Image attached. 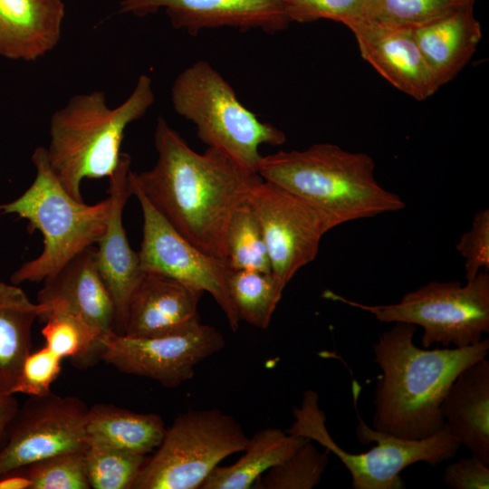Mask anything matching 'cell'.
Returning <instances> with one entry per match:
<instances>
[{"instance_id": "1", "label": "cell", "mask_w": 489, "mask_h": 489, "mask_svg": "<svg viewBox=\"0 0 489 489\" xmlns=\"http://www.w3.org/2000/svg\"><path fill=\"white\" fill-rule=\"evenodd\" d=\"M154 145L155 165L141 173L131 171L134 182L177 233L205 253L227 261L229 221L262 177L214 149L195 151L161 116Z\"/></svg>"}, {"instance_id": "2", "label": "cell", "mask_w": 489, "mask_h": 489, "mask_svg": "<svg viewBox=\"0 0 489 489\" xmlns=\"http://www.w3.org/2000/svg\"><path fill=\"white\" fill-rule=\"evenodd\" d=\"M417 326L395 322L373 345L381 369L374 392L372 427L406 439L431 436L444 427L442 400L456 376L486 357L489 340L428 350L413 342Z\"/></svg>"}, {"instance_id": "3", "label": "cell", "mask_w": 489, "mask_h": 489, "mask_svg": "<svg viewBox=\"0 0 489 489\" xmlns=\"http://www.w3.org/2000/svg\"><path fill=\"white\" fill-rule=\"evenodd\" d=\"M374 170L375 162L366 153L316 143L303 150L263 156L257 173L311 206L327 233L344 223L405 207L398 194L379 184Z\"/></svg>"}, {"instance_id": "4", "label": "cell", "mask_w": 489, "mask_h": 489, "mask_svg": "<svg viewBox=\"0 0 489 489\" xmlns=\"http://www.w3.org/2000/svg\"><path fill=\"white\" fill-rule=\"evenodd\" d=\"M155 101L151 78L139 76L130 95L110 108L103 91L72 96L50 120L49 166L65 190L83 201V179L110 177L121 156L128 126L142 118Z\"/></svg>"}, {"instance_id": "5", "label": "cell", "mask_w": 489, "mask_h": 489, "mask_svg": "<svg viewBox=\"0 0 489 489\" xmlns=\"http://www.w3.org/2000/svg\"><path fill=\"white\" fill-rule=\"evenodd\" d=\"M31 158L36 169L32 185L18 198L0 205L4 213L27 219L30 227L43 237L40 255L12 274L14 284L44 281L97 244L106 230L111 206L110 197L93 205L73 198L53 173L46 148H36Z\"/></svg>"}, {"instance_id": "6", "label": "cell", "mask_w": 489, "mask_h": 489, "mask_svg": "<svg viewBox=\"0 0 489 489\" xmlns=\"http://www.w3.org/2000/svg\"><path fill=\"white\" fill-rule=\"evenodd\" d=\"M176 112L191 121L198 139L238 167L258 174L262 145L281 146L283 130L262 121L241 101L229 82L208 62L184 69L171 87Z\"/></svg>"}, {"instance_id": "7", "label": "cell", "mask_w": 489, "mask_h": 489, "mask_svg": "<svg viewBox=\"0 0 489 489\" xmlns=\"http://www.w3.org/2000/svg\"><path fill=\"white\" fill-rule=\"evenodd\" d=\"M294 421L287 433L314 440L333 453L351 475L353 489H401L400 473L408 466L425 462L436 465L455 455L460 443L443 427L421 439H406L369 427L359 417L358 440L364 445L377 442L369 450L352 454L341 448L326 427V417L319 406L318 394L303 392L302 404L293 409Z\"/></svg>"}, {"instance_id": "8", "label": "cell", "mask_w": 489, "mask_h": 489, "mask_svg": "<svg viewBox=\"0 0 489 489\" xmlns=\"http://www.w3.org/2000/svg\"><path fill=\"white\" fill-rule=\"evenodd\" d=\"M326 298L369 312L382 322H406L421 326L423 348L440 343L461 348L479 342L489 332V273L483 270L466 281L430 282L387 305H366L331 291Z\"/></svg>"}, {"instance_id": "9", "label": "cell", "mask_w": 489, "mask_h": 489, "mask_svg": "<svg viewBox=\"0 0 489 489\" xmlns=\"http://www.w3.org/2000/svg\"><path fill=\"white\" fill-rule=\"evenodd\" d=\"M248 440L231 415L216 408L188 410L166 429L132 489H200L214 468L244 451Z\"/></svg>"}, {"instance_id": "10", "label": "cell", "mask_w": 489, "mask_h": 489, "mask_svg": "<svg viewBox=\"0 0 489 489\" xmlns=\"http://www.w3.org/2000/svg\"><path fill=\"white\" fill-rule=\"evenodd\" d=\"M132 195L143 216L142 240L138 252L144 273H159L191 288L208 292L235 332L240 320L230 298L227 261L205 253L177 233L150 205L129 174Z\"/></svg>"}, {"instance_id": "11", "label": "cell", "mask_w": 489, "mask_h": 489, "mask_svg": "<svg viewBox=\"0 0 489 489\" xmlns=\"http://www.w3.org/2000/svg\"><path fill=\"white\" fill-rule=\"evenodd\" d=\"M101 359L119 371L149 378L167 388L191 379L196 366L220 351L225 338L201 321L182 331L137 338L114 331L100 339Z\"/></svg>"}, {"instance_id": "12", "label": "cell", "mask_w": 489, "mask_h": 489, "mask_svg": "<svg viewBox=\"0 0 489 489\" xmlns=\"http://www.w3.org/2000/svg\"><path fill=\"white\" fill-rule=\"evenodd\" d=\"M89 408L75 397L52 392L19 407L0 449V478L58 454L85 450Z\"/></svg>"}, {"instance_id": "13", "label": "cell", "mask_w": 489, "mask_h": 489, "mask_svg": "<svg viewBox=\"0 0 489 489\" xmlns=\"http://www.w3.org/2000/svg\"><path fill=\"white\" fill-rule=\"evenodd\" d=\"M246 203L260 224L272 274L284 289L301 268L316 258L326 234L322 221L302 198L263 178Z\"/></svg>"}, {"instance_id": "14", "label": "cell", "mask_w": 489, "mask_h": 489, "mask_svg": "<svg viewBox=\"0 0 489 489\" xmlns=\"http://www.w3.org/2000/svg\"><path fill=\"white\" fill-rule=\"evenodd\" d=\"M159 10L191 35L221 27L273 34L291 24L278 0H121L119 13L146 17Z\"/></svg>"}, {"instance_id": "15", "label": "cell", "mask_w": 489, "mask_h": 489, "mask_svg": "<svg viewBox=\"0 0 489 489\" xmlns=\"http://www.w3.org/2000/svg\"><path fill=\"white\" fill-rule=\"evenodd\" d=\"M130 162V156L122 152L118 167L109 177L110 212L96 248L97 268L115 305L114 331L120 334L129 300L144 274L139 254L130 247L122 223L124 206L132 195L129 177Z\"/></svg>"}, {"instance_id": "16", "label": "cell", "mask_w": 489, "mask_h": 489, "mask_svg": "<svg viewBox=\"0 0 489 489\" xmlns=\"http://www.w3.org/2000/svg\"><path fill=\"white\" fill-rule=\"evenodd\" d=\"M345 25L353 33L362 58L398 90L422 101L439 89L412 29L383 26L369 20Z\"/></svg>"}, {"instance_id": "17", "label": "cell", "mask_w": 489, "mask_h": 489, "mask_svg": "<svg viewBox=\"0 0 489 489\" xmlns=\"http://www.w3.org/2000/svg\"><path fill=\"white\" fill-rule=\"evenodd\" d=\"M203 293L170 277L144 273L129 300L121 334L149 338L188 329L201 321L197 306Z\"/></svg>"}, {"instance_id": "18", "label": "cell", "mask_w": 489, "mask_h": 489, "mask_svg": "<svg viewBox=\"0 0 489 489\" xmlns=\"http://www.w3.org/2000/svg\"><path fill=\"white\" fill-rule=\"evenodd\" d=\"M43 282L37 302H61L102 334L114 331L115 305L97 268L96 248L84 249Z\"/></svg>"}, {"instance_id": "19", "label": "cell", "mask_w": 489, "mask_h": 489, "mask_svg": "<svg viewBox=\"0 0 489 489\" xmlns=\"http://www.w3.org/2000/svg\"><path fill=\"white\" fill-rule=\"evenodd\" d=\"M440 412L447 433L489 465V361L485 358L456 376Z\"/></svg>"}, {"instance_id": "20", "label": "cell", "mask_w": 489, "mask_h": 489, "mask_svg": "<svg viewBox=\"0 0 489 489\" xmlns=\"http://www.w3.org/2000/svg\"><path fill=\"white\" fill-rule=\"evenodd\" d=\"M62 0H0V56L34 62L60 42Z\"/></svg>"}, {"instance_id": "21", "label": "cell", "mask_w": 489, "mask_h": 489, "mask_svg": "<svg viewBox=\"0 0 489 489\" xmlns=\"http://www.w3.org/2000/svg\"><path fill=\"white\" fill-rule=\"evenodd\" d=\"M474 2H465L412 29L438 87L454 79L467 64L482 38L481 25L474 14Z\"/></svg>"}, {"instance_id": "22", "label": "cell", "mask_w": 489, "mask_h": 489, "mask_svg": "<svg viewBox=\"0 0 489 489\" xmlns=\"http://www.w3.org/2000/svg\"><path fill=\"white\" fill-rule=\"evenodd\" d=\"M48 310V304L33 302L17 284L0 282V393L12 394L31 352L34 322Z\"/></svg>"}, {"instance_id": "23", "label": "cell", "mask_w": 489, "mask_h": 489, "mask_svg": "<svg viewBox=\"0 0 489 489\" xmlns=\"http://www.w3.org/2000/svg\"><path fill=\"white\" fill-rule=\"evenodd\" d=\"M85 429L89 445H105L147 455L159 446L167 428L157 414L96 404L88 409Z\"/></svg>"}, {"instance_id": "24", "label": "cell", "mask_w": 489, "mask_h": 489, "mask_svg": "<svg viewBox=\"0 0 489 489\" xmlns=\"http://www.w3.org/2000/svg\"><path fill=\"white\" fill-rule=\"evenodd\" d=\"M307 440L279 428L262 429L249 438L242 457L231 465L216 466L200 489L252 488L263 474L289 457Z\"/></svg>"}, {"instance_id": "25", "label": "cell", "mask_w": 489, "mask_h": 489, "mask_svg": "<svg viewBox=\"0 0 489 489\" xmlns=\"http://www.w3.org/2000/svg\"><path fill=\"white\" fill-rule=\"evenodd\" d=\"M227 286L239 320L267 329L283 291L272 273L231 269Z\"/></svg>"}, {"instance_id": "26", "label": "cell", "mask_w": 489, "mask_h": 489, "mask_svg": "<svg viewBox=\"0 0 489 489\" xmlns=\"http://www.w3.org/2000/svg\"><path fill=\"white\" fill-rule=\"evenodd\" d=\"M42 335L45 346L62 358L83 359L100 347L101 331L61 302L45 303Z\"/></svg>"}, {"instance_id": "27", "label": "cell", "mask_w": 489, "mask_h": 489, "mask_svg": "<svg viewBox=\"0 0 489 489\" xmlns=\"http://www.w3.org/2000/svg\"><path fill=\"white\" fill-rule=\"evenodd\" d=\"M225 246L231 269L272 273L260 224L247 203L234 212L226 229Z\"/></svg>"}, {"instance_id": "28", "label": "cell", "mask_w": 489, "mask_h": 489, "mask_svg": "<svg viewBox=\"0 0 489 489\" xmlns=\"http://www.w3.org/2000/svg\"><path fill=\"white\" fill-rule=\"evenodd\" d=\"M146 460V455L105 445L91 444L85 449L90 487L132 489Z\"/></svg>"}, {"instance_id": "29", "label": "cell", "mask_w": 489, "mask_h": 489, "mask_svg": "<svg viewBox=\"0 0 489 489\" xmlns=\"http://www.w3.org/2000/svg\"><path fill=\"white\" fill-rule=\"evenodd\" d=\"M331 452H320L307 440L289 457L263 474L254 483L257 489H312L321 481Z\"/></svg>"}, {"instance_id": "30", "label": "cell", "mask_w": 489, "mask_h": 489, "mask_svg": "<svg viewBox=\"0 0 489 489\" xmlns=\"http://www.w3.org/2000/svg\"><path fill=\"white\" fill-rule=\"evenodd\" d=\"M465 0H369L367 19L378 24L414 29L451 11Z\"/></svg>"}, {"instance_id": "31", "label": "cell", "mask_w": 489, "mask_h": 489, "mask_svg": "<svg viewBox=\"0 0 489 489\" xmlns=\"http://www.w3.org/2000/svg\"><path fill=\"white\" fill-rule=\"evenodd\" d=\"M31 489H89L85 450L71 451L41 460L24 469Z\"/></svg>"}, {"instance_id": "32", "label": "cell", "mask_w": 489, "mask_h": 489, "mask_svg": "<svg viewBox=\"0 0 489 489\" xmlns=\"http://www.w3.org/2000/svg\"><path fill=\"white\" fill-rule=\"evenodd\" d=\"M291 23L328 19L346 24L366 20L369 0H278Z\"/></svg>"}, {"instance_id": "33", "label": "cell", "mask_w": 489, "mask_h": 489, "mask_svg": "<svg viewBox=\"0 0 489 489\" xmlns=\"http://www.w3.org/2000/svg\"><path fill=\"white\" fill-rule=\"evenodd\" d=\"M63 358L44 345L30 352L23 362L12 394L41 397L51 393V386L59 376Z\"/></svg>"}, {"instance_id": "34", "label": "cell", "mask_w": 489, "mask_h": 489, "mask_svg": "<svg viewBox=\"0 0 489 489\" xmlns=\"http://www.w3.org/2000/svg\"><path fill=\"white\" fill-rule=\"evenodd\" d=\"M465 258L466 281L475 278L480 271L489 270V209L478 211L471 227L461 235L455 245Z\"/></svg>"}, {"instance_id": "35", "label": "cell", "mask_w": 489, "mask_h": 489, "mask_svg": "<svg viewBox=\"0 0 489 489\" xmlns=\"http://www.w3.org/2000/svg\"><path fill=\"white\" fill-rule=\"evenodd\" d=\"M443 482L451 489H488L489 465L473 455L461 458L446 467Z\"/></svg>"}, {"instance_id": "36", "label": "cell", "mask_w": 489, "mask_h": 489, "mask_svg": "<svg viewBox=\"0 0 489 489\" xmlns=\"http://www.w3.org/2000/svg\"><path fill=\"white\" fill-rule=\"evenodd\" d=\"M19 407L14 394L0 393V449L6 440L9 427Z\"/></svg>"}, {"instance_id": "37", "label": "cell", "mask_w": 489, "mask_h": 489, "mask_svg": "<svg viewBox=\"0 0 489 489\" xmlns=\"http://www.w3.org/2000/svg\"><path fill=\"white\" fill-rule=\"evenodd\" d=\"M31 480L24 470L0 478V489H31Z\"/></svg>"}, {"instance_id": "38", "label": "cell", "mask_w": 489, "mask_h": 489, "mask_svg": "<svg viewBox=\"0 0 489 489\" xmlns=\"http://www.w3.org/2000/svg\"><path fill=\"white\" fill-rule=\"evenodd\" d=\"M465 1H475V0H465Z\"/></svg>"}]
</instances>
